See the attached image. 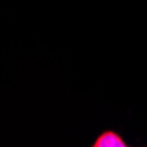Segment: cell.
<instances>
[{
  "instance_id": "cell-1",
  "label": "cell",
  "mask_w": 147,
  "mask_h": 147,
  "mask_svg": "<svg viewBox=\"0 0 147 147\" xmlns=\"http://www.w3.org/2000/svg\"><path fill=\"white\" fill-rule=\"evenodd\" d=\"M93 147H126V144L123 142V138L114 133V131H103L96 142L93 144Z\"/></svg>"
}]
</instances>
